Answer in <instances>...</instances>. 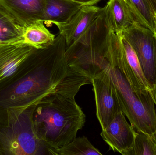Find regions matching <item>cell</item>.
Here are the masks:
<instances>
[{
	"mask_svg": "<svg viewBox=\"0 0 156 155\" xmlns=\"http://www.w3.org/2000/svg\"><path fill=\"white\" fill-rule=\"evenodd\" d=\"M66 49L59 34L49 46L34 48L16 72L0 83V122L55 91L67 73Z\"/></svg>",
	"mask_w": 156,
	"mask_h": 155,
	"instance_id": "cell-1",
	"label": "cell"
},
{
	"mask_svg": "<svg viewBox=\"0 0 156 155\" xmlns=\"http://www.w3.org/2000/svg\"><path fill=\"white\" fill-rule=\"evenodd\" d=\"M81 86L64 79L55 91L36 104L33 115L35 130L51 155L75 139L84 126L86 116L75 100Z\"/></svg>",
	"mask_w": 156,
	"mask_h": 155,
	"instance_id": "cell-2",
	"label": "cell"
},
{
	"mask_svg": "<svg viewBox=\"0 0 156 155\" xmlns=\"http://www.w3.org/2000/svg\"><path fill=\"white\" fill-rule=\"evenodd\" d=\"M109 68L122 111L131 124L145 133H155V104L152 94L142 87L127 60L116 66L109 64Z\"/></svg>",
	"mask_w": 156,
	"mask_h": 155,
	"instance_id": "cell-3",
	"label": "cell"
},
{
	"mask_svg": "<svg viewBox=\"0 0 156 155\" xmlns=\"http://www.w3.org/2000/svg\"><path fill=\"white\" fill-rule=\"evenodd\" d=\"M113 32L102 7L99 15L76 42L66 47L68 68L85 73L92 80L109 65L108 56Z\"/></svg>",
	"mask_w": 156,
	"mask_h": 155,
	"instance_id": "cell-4",
	"label": "cell"
},
{
	"mask_svg": "<svg viewBox=\"0 0 156 155\" xmlns=\"http://www.w3.org/2000/svg\"><path fill=\"white\" fill-rule=\"evenodd\" d=\"M36 104L0 122V155H51L35 130L33 115Z\"/></svg>",
	"mask_w": 156,
	"mask_h": 155,
	"instance_id": "cell-5",
	"label": "cell"
},
{
	"mask_svg": "<svg viewBox=\"0 0 156 155\" xmlns=\"http://www.w3.org/2000/svg\"><path fill=\"white\" fill-rule=\"evenodd\" d=\"M136 53L156 103V39L153 32L143 26L129 28L121 33Z\"/></svg>",
	"mask_w": 156,
	"mask_h": 155,
	"instance_id": "cell-6",
	"label": "cell"
},
{
	"mask_svg": "<svg viewBox=\"0 0 156 155\" xmlns=\"http://www.w3.org/2000/svg\"><path fill=\"white\" fill-rule=\"evenodd\" d=\"M96 104V116L105 129L122 111L110 72L109 65L92 78Z\"/></svg>",
	"mask_w": 156,
	"mask_h": 155,
	"instance_id": "cell-7",
	"label": "cell"
},
{
	"mask_svg": "<svg viewBox=\"0 0 156 155\" xmlns=\"http://www.w3.org/2000/svg\"><path fill=\"white\" fill-rule=\"evenodd\" d=\"M101 136L111 149L123 155H129L133 146V128L127 122L122 111L117 113L103 129Z\"/></svg>",
	"mask_w": 156,
	"mask_h": 155,
	"instance_id": "cell-8",
	"label": "cell"
},
{
	"mask_svg": "<svg viewBox=\"0 0 156 155\" xmlns=\"http://www.w3.org/2000/svg\"><path fill=\"white\" fill-rule=\"evenodd\" d=\"M101 9L95 5H83L68 22L55 25L65 39L66 47L76 42L99 15Z\"/></svg>",
	"mask_w": 156,
	"mask_h": 155,
	"instance_id": "cell-9",
	"label": "cell"
},
{
	"mask_svg": "<svg viewBox=\"0 0 156 155\" xmlns=\"http://www.w3.org/2000/svg\"><path fill=\"white\" fill-rule=\"evenodd\" d=\"M47 0H0V5L22 26L44 22Z\"/></svg>",
	"mask_w": 156,
	"mask_h": 155,
	"instance_id": "cell-10",
	"label": "cell"
},
{
	"mask_svg": "<svg viewBox=\"0 0 156 155\" xmlns=\"http://www.w3.org/2000/svg\"><path fill=\"white\" fill-rule=\"evenodd\" d=\"M34 48L23 42H0V83L16 72Z\"/></svg>",
	"mask_w": 156,
	"mask_h": 155,
	"instance_id": "cell-11",
	"label": "cell"
},
{
	"mask_svg": "<svg viewBox=\"0 0 156 155\" xmlns=\"http://www.w3.org/2000/svg\"><path fill=\"white\" fill-rule=\"evenodd\" d=\"M103 8L111 27L115 33L142 26L125 0H109Z\"/></svg>",
	"mask_w": 156,
	"mask_h": 155,
	"instance_id": "cell-12",
	"label": "cell"
},
{
	"mask_svg": "<svg viewBox=\"0 0 156 155\" xmlns=\"http://www.w3.org/2000/svg\"><path fill=\"white\" fill-rule=\"evenodd\" d=\"M82 6L70 0H47L44 22L48 25L67 22Z\"/></svg>",
	"mask_w": 156,
	"mask_h": 155,
	"instance_id": "cell-13",
	"label": "cell"
},
{
	"mask_svg": "<svg viewBox=\"0 0 156 155\" xmlns=\"http://www.w3.org/2000/svg\"><path fill=\"white\" fill-rule=\"evenodd\" d=\"M55 38L44 22L38 21L25 26L23 42L36 49H42L52 44Z\"/></svg>",
	"mask_w": 156,
	"mask_h": 155,
	"instance_id": "cell-14",
	"label": "cell"
},
{
	"mask_svg": "<svg viewBox=\"0 0 156 155\" xmlns=\"http://www.w3.org/2000/svg\"><path fill=\"white\" fill-rule=\"evenodd\" d=\"M24 27L6 11H0V42H23Z\"/></svg>",
	"mask_w": 156,
	"mask_h": 155,
	"instance_id": "cell-15",
	"label": "cell"
},
{
	"mask_svg": "<svg viewBox=\"0 0 156 155\" xmlns=\"http://www.w3.org/2000/svg\"><path fill=\"white\" fill-rule=\"evenodd\" d=\"M133 127L134 142L129 155H156V132L148 133Z\"/></svg>",
	"mask_w": 156,
	"mask_h": 155,
	"instance_id": "cell-16",
	"label": "cell"
},
{
	"mask_svg": "<svg viewBox=\"0 0 156 155\" xmlns=\"http://www.w3.org/2000/svg\"><path fill=\"white\" fill-rule=\"evenodd\" d=\"M138 22L144 27L154 32L155 11L148 0H127Z\"/></svg>",
	"mask_w": 156,
	"mask_h": 155,
	"instance_id": "cell-17",
	"label": "cell"
},
{
	"mask_svg": "<svg viewBox=\"0 0 156 155\" xmlns=\"http://www.w3.org/2000/svg\"><path fill=\"white\" fill-rule=\"evenodd\" d=\"M102 155L86 136L76 137L63 147L56 150L55 155Z\"/></svg>",
	"mask_w": 156,
	"mask_h": 155,
	"instance_id": "cell-18",
	"label": "cell"
},
{
	"mask_svg": "<svg viewBox=\"0 0 156 155\" xmlns=\"http://www.w3.org/2000/svg\"><path fill=\"white\" fill-rule=\"evenodd\" d=\"M121 35H122V43L124 49L126 56L129 66L133 72L134 73L135 75L136 76L142 87L146 91L150 92L152 95V89L144 75L135 51L134 50L130 43L123 36L122 33Z\"/></svg>",
	"mask_w": 156,
	"mask_h": 155,
	"instance_id": "cell-19",
	"label": "cell"
},
{
	"mask_svg": "<svg viewBox=\"0 0 156 155\" xmlns=\"http://www.w3.org/2000/svg\"><path fill=\"white\" fill-rule=\"evenodd\" d=\"M81 4L83 5H95L102 0H70Z\"/></svg>",
	"mask_w": 156,
	"mask_h": 155,
	"instance_id": "cell-20",
	"label": "cell"
},
{
	"mask_svg": "<svg viewBox=\"0 0 156 155\" xmlns=\"http://www.w3.org/2000/svg\"><path fill=\"white\" fill-rule=\"evenodd\" d=\"M151 7L156 12V0H148Z\"/></svg>",
	"mask_w": 156,
	"mask_h": 155,
	"instance_id": "cell-21",
	"label": "cell"
},
{
	"mask_svg": "<svg viewBox=\"0 0 156 155\" xmlns=\"http://www.w3.org/2000/svg\"><path fill=\"white\" fill-rule=\"evenodd\" d=\"M154 29L153 33H154V36L155 38L156 39V12H155L154 13Z\"/></svg>",
	"mask_w": 156,
	"mask_h": 155,
	"instance_id": "cell-22",
	"label": "cell"
},
{
	"mask_svg": "<svg viewBox=\"0 0 156 155\" xmlns=\"http://www.w3.org/2000/svg\"><path fill=\"white\" fill-rule=\"evenodd\" d=\"M0 11H6L5 9L1 5H0Z\"/></svg>",
	"mask_w": 156,
	"mask_h": 155,
	"instance_id": "cell-23",
	"label": "cell"
},
{
	"mask_svg": "<svg viewBox=\"0 0 156 155\" xmlns=\"http://www.w3.org/2000/svg\"><path fill=\"white\" fill-rule=\"evenodd\" d=\"M155 105H156V103ZM155 113H156V107L155 108Z\"/></svg>",
	"mask_w": 156,
	"mask_h": 155,
	"instance_id": "cell-24",
	"label": "cell"
},
{
	"mask_svg": "<svg viewBox=\"0 0 156 155\" xmlns=\"http://www.w3.org/2000/svg\"><path fill=\"white\" fill-rule=\"evenodd\" d=\"M126 1V2H127V0H125Z\"/></svg>",
	"mask_w": 156,
	"mask_h": 155,
	"instance_id": "cell-25",
	"label": "cell"
}]
</instances>
